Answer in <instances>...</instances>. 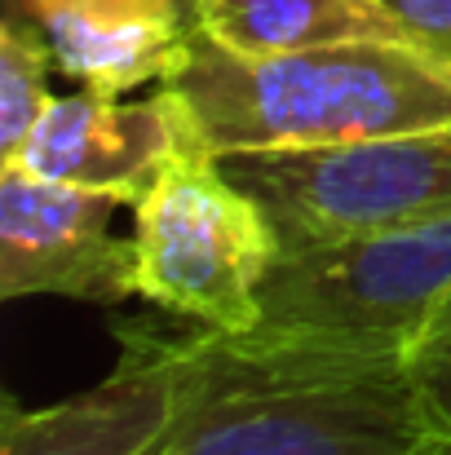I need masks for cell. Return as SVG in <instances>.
I'll list each match as a JSON object with an SVG mask.
<instances>
[{"label": "cell", "mask_w": 451, "mask_h": 455, "mask_svg": "<svg viewBox=\"0 0 451 455\" xmlns=\"http://www.w3.org/2000/svg\"><path fill=\"white\" fill-rule=\"evenodd\" d=\"M451 434L403 354H336L186 327L177 411L147 455H434Z\"/></svg>", "instance_id": "1"}, {"label": "cell", "mask_w": 451, "mask_h": 455, "mask_svg": "<svg viewBox=\"0 0 451 455\" xmlns=\"http://www.w3.org/2000/svg\"><path fill=\"white\" fill-rule=\"evenodd\" d=\"M213 155L332 147L451 124V58L407 40L230 53L199 27L159 80Z\"/></svg>", "instance_id": "2"}, {"label": "cell", "mask_w": 451, "mask_h": 455, "mask_svg": "<svg viewBox=\"0 0 451 455\" xmlns=\"http://www.w3.org/2000/svg\"><path fill=\"white\" fill-rule=\"evenodd\" d=\"M447 297L451 204L376 235L279 252L262 283V323L244 336L336 354H403Z\"/></svg>", "instance_id": "3"}, {"label": "cell", "mask_w": 451, "mask_h": 455, "mask_svg": "<svg viewBox=\"0 0 451 455\" xmlns=\"http://www.w3.org/2000/svg\"><path fill=\"white\" fill-rule=\"evenodd\" d=\"M284 243L221 159L190 142L133 199V283L173 318L244 336L262 323V283Z\"/></svg>", "instance_id": "4"}, {"label": "cell", "mask_w": 451, "mask_h": 455, "mask_svg": "<svg viewBox=\"0 0 451 455\" xmlns=\"http://www.w3.org/2000/svg\"><path fill=\"white\" fill-rule=\"evenodd\" d=\"M217 159L226 177L262 204L284 252L376 235L451 204V124Z\"/></svg>", "instance_id": "5"}, {"label": "cell", "mask_w": 451, "mask_h": 455, "mask_svg": "<svg viewBox=\"0 0 451 455\" xmlns=\"http://www.w3.org/2000/svg\"><path fill=\"white\" fill-rule=\"evenodd\" d=\"M116 190L44 181L22 168L0 172V297H71L120 305L138 292L133 239L111 235Z\"/></svg>", "instance_id": "6"}, {"label": "cell", "mask_w": 451, "mask_h": 455, "mask_svg": "<svg viewBox=\"0 0 451 455\" xmlns=\"http://www.w3.org/2000/svg\"><path fill=\"white\" fill-rule=\"evenodd\" d=\"M120 363L107 380L49 403H4L0 455H147L168 429L186 376V327L116 323Z\"/></svg>", "instance_id": "7"}, {"label": "cell", "mask_w": 451, "mask_h": 455, "mask_svg": "<svg viewBox=\"0 0 451 455\" xmlns=\"http://www.w3.org/2000/svg\"><path fill=\"white\" fill-rule=\"evenodd\" d=\"M204 142L186 116V107L159 89L147 102H125L107 93H71L53 98L49 111L27 133L22 151L4 168H22L44 181L116 190L129 204L150 186L164 159Z\"/></svg>", "instance_id": "8"}, {"label": "cell", "mask_w": 451, "mask_h": 455, "mask_svg": "<svg viewBox=\"0 0 451 455\" xmlns=\"http://www.w3.org/2000/svg\"><path fill=\"white\" fill-rule=\"evenodd\" d=\"M18 13L36 22L67 80L107 98L159 84L195 31L190 0H18Z\"/></svg>", "instance_id": "9"}, {"label": "cell", "mask_w": 451, "mask_h": 455, "mask_svg": "<svg viewBox=\"0 0 451 455\" xmlns=\"http://www.w3.org/2000/svg\"><path fill=\"white\" fill-rule=\"evenodd\" d=\"M195 27L213 44L248 58L350 40H407L376 0H195Z\"/></svg>", "instance_id": "10"}, {"label": "cell", "mask_w": 451, "mask_h": 455, "mask_svg": "<svg viewBox=\"0 0 451 455\" xmlns=\"http://www.w3.org/2000/svg\"><path fill=\"white\" fill-rule=\"evenodd\" d=\"M49 71H58L53 49L44 44L36 22L13 9L0 27V164L22 151L27 133L49 111Z\"/></svg>", "instance_id": "11"}, {"label": "cell", "mask_w": 451, "mask_h": 455, "mask_svg": "<svg viewBox=\"0 0 451 455\" xmlns=\"http://www.w3.org/2000/svg\"><path fill=\"white\" fill-rule=\"evenodd\" d=\"M403 367H407L412 385L421 389V398L443 420V429L451 434V297L412 336V345L403 349Z\"/></svg>", "instance_id": "12"}, {"label": "cell", "mask_w": 451, "mask_h": 455, "mask_svg": "<svg viewBox=\"0 0 451 455\" xmlns=\"http://www.w3.org/2000/svg\"><path fill=\"white\" fill-rule=\"evenodd\" d=\"M376 4L407 31L412 44L451 58V0H376Z\"/></svg>", "instance_id": "13"}, {"label": "cell", "mask_w": 451, "mask_h": 455, "mask_svg": "<svg viewBox=\"0 0 451 455\" xmlns=\"http://www.w3.org/2000/svg\"><path fill=\"white\" fill-rule=\"evenodd\" d=\"M434 455H451V447H443V451H434Z\"/></svg>", "instance_id": "14"}, {"label": "cell", "mask_w": 451, "mask_h": 455, "mask_svg": "<svg viewBox=\"0 0 451 455\" xmlns=\"http://www.w3.org/2000/svg\"><path fill=\"white\" fill-rule=\"evenodd\" d=\"M190 9H195V0H190Z\"/></svg>", "instance_id": "15"}]
</instances>
